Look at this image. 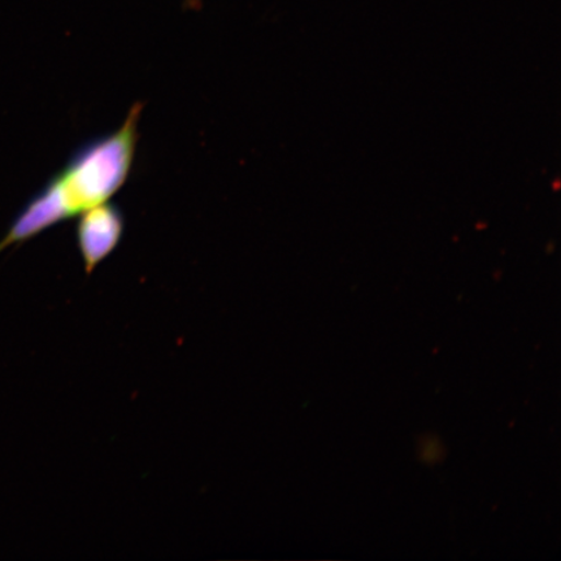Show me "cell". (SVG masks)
<instances>
[{
  "label": "cell",
  "instance_id": "obj_1",
  "mask_svg": "<svg viewBox=\"0 0 561 561\" xmlns=\"http://www.w3.org/2000/svg\"><path fill=\"white\" fill-rule=\"evenodd\" d=\"M142 108L139 103L133 105L121 128L77 149L67 165L20 210L0 251L103 205L121 191L135 160Z\"/></svg>",
  "mask_w": 561,
  "mask_h": 561
},
{
  "label": "cell",
  "instance_id": "obj_2",
  "mask_svg": "<svg viewBox=\"0 0 561 561\" xmlns=\"http://www.w3.org/2000/svg\"><path fill=\"white\" fill-rule=\"evenodd\" d=\"M124 229L122 209L108 202L80 215L76 237L88 276L117 248Z\"/></svg>",
  "mask_w": 561,
  "mask_h": 561
}]
</instances>
